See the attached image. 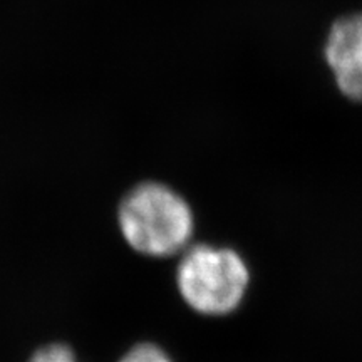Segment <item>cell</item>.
<instances>
[{
    "mask_svg": "<svg viewBox=\"0 0 362 362\" xmlns=\"http://www.w3.org/2000/svg\"><path fill=\"white\" fill-rule=\"evenodd\" d=\"M126 243L148 257H173L185 252L194 232L193 211L173 188L156 181L138 185L117 211Z\"/></svg>",
    "mask_w": 362,
    "mask_h": 362,
    "instance_id": "obj_1",
    "label": "cell"
},
{
    "mask_svg": "<svg viewBox=\"0 0 362 362\" xmlns=\"http://www.w3.org/2000/svg\"><path fill=\"white\" fill-rule=\"evenodd\" d=\"M176 285L188 307L203 315H226L245 297L250 272L232 248L202 243L181 252Z\"/></svg>",
    "mask_w": 362,
    "mask_h": 362,
    "instance_id": "obj_2",
    "label": "cell"
},
{
    "mask_svg": "<svg viewBox=\"0 0 362 362\" xmlns=\"http://www.w3.org/2000/svg\"><path fill=\"white\" fill-rule=\"evenodd\" d=\"M322 54L339 93L362 103V12L344 13L332 22Z\"/></svg>",
    "mask_w": 362,
    "mask_h": 362,
    "instance_id": "obj_3",
    "label": "cell"
},
{
    "mask_svg": "<svg viewBox=\"0 0 362 362\" xmlns=\"http://www.w3.org/2000/svg\"><path fill=\"white\" fill-rule=\"evenodd\" d=\"M119 362H173V359L160 346L144 342L129 349Z\"/></svg>",
    "mask_w": 362,
    "mask_h": 362,
    "instance_id": "obj_4",
    "label": "cell"
},
{
    "mask_svg": "<svg viewBox=\"0 0 362 362\" xmlns=\"http://www.w3.org/2000/svg\"><path fill=\"white\" fill-rule=\"evenodd\" d=\"M29 362H79L74 351L66 344H49L37 349Z\"/></svg>",
    "mask_w": 362,
    "mask_h": 362,
    "instance_id": "obj_5",
    "label": "cell"
}]
</instances>
